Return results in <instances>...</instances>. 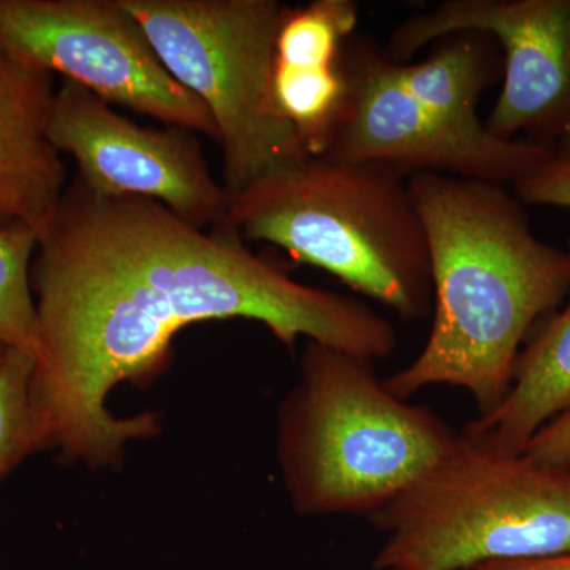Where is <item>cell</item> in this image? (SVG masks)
Wrapping results in <instances>:
<instances>
[{
	"mask_svg": "<svg viewBox=\"0 0 570 570\" xmlns=\"http://www.w3.org/2000/svg\"><path fill=\"white\" fill-rule=\"evenodd\" d=\"M50 137L59 153L73 157L77 178L92 193L148 198L202 230L228 220L230 197L190 130L138 126L96 94L63 81L52 102Z\"/></svg>",
	"mask_w": 570,
	"mask_h": 570,
	"instance_id": "30bf717a",
	"label": "cell"
},
{
	"mask_svg": "<svg viewBox=\"0 0 570 570\" xmlns=\"http://www.w3.org/2000/svg\"><path fill=\"white\" fill-rule=\"evenodd\" d=\"M377 570H474L570 553V468L535 463L471 425L436 466L370 517Z\"/></svg>",
	"mask_w": 570,
	"mask_h": 570,
	"instance_id": "5b68a950",
	"label": "cell"
},
{
	"mask_svg": "<svg viewBox=\"0 0 570 570\" xmlns=\"http://www.w3.org/2000/svg\"><path fill=\"white\" fill-rule=\"evenodd\" d=\"M374 363L306 341L276 423L277 464L298 515H374L459 438L433 409L395 395Z\"/></svg>",
	"mask_w": 570,
	"mask_h": 570,
	"instance_id": "3957f363",
	"label": "cell"
},
{
	"mask_svg": "<svg viewBox=\"0 0 570 570\" xmlns=\"http://www.w3.org/2000/svg\"><path fill=\"white\" fill-rule=\"evenodd\" d=\"M52 73L0 50V225L40 232L66 193V165L50 137Z\"/></svg>",
	"mask_w": 570,
	"mask_h": 570,
	"instance_id": "8fae6325",
	"label": "cell"
},
{
	"mask_svg": "<svg viewBox=\"0 0 570 570\" xmlns=\"http://www.w3.org/2000/svg\"><path fill=\"white\" fill-rule=\"evenodd\" d=\"M513 193L523 204L570 212V156L551 153L535 170L513 184Z\"/></svg>",
	"mask_w": 570,
	"mask_h": 570,
	"instance_id": "e0dca14e",
	"label": "cell"
},
{
	"mask_svg": "<svg viewBox=\"0 0 570 570\" xmlns=\"http://www.w3.org/2000/svg\"><path fill=\"white\" fill-rule=\"evenodd\" d=\"M343 50V41L313 31L288 33L275 43L277 107L311 157L324 156L346 105Z\"/></svg>",
	"mask_w": 570,
	"mask_h": 570,
	"instance_id": "4fadbf2b",
	"label": "cell"
},
{
	"mask_svg": "<svg viewBox=\"0 0 570 570\" xmlns=\"http://www.w3.org/2000/svg\"><path fill=\"white\" fill-rule=\"evenodd\" d=\"M553 151L566 154V156H570V134L568 137L562 138L560 142H558L557 148Z\"/></svg>",
	"mask_w": 570,
	"mask_h": 570,
	"instance_id": "ffe728a7",
	"label": "cell"
},
{
	"mask_svg": "<svg viewBox=\"0 0 570 570\" xmlns=\"http://www.w3.org/2000/svg\"><path fill=\"white\" fill-rule=\"evenodd\" d=\"M31 279L37 450L88 466L121 463L127 444L157 433L153 414L119 419L105 403L163 366L186 326L246 318L291 351L306 337L373 362L397 347L387 317L292 279L230 220L202 230L157 202L99 195L78 178L40 228Z\"/></svg>",
	"mask_w": 570,
	"mask_h": 570,
	"instance_id": "6da1fadb",
	"label": "cell"
},
{
	"mask_svg": "<svg viewBox=\"0 0 570 570\" xmlns=\"http://www.w3.org/2000/svg\"><path fill=\"white\" fill-rule=\"evenodd\" d=\"M409 186L425 228L433 325L385 385L403 400L438 385L464 390L485 417L508 395L534 326L564 305L570 253L535 236L502 184L423 171Z\"/></svg>",
	"mask_w": 570,
	"mask_h": 570,
	"instance_id": "7a4b0ae2",
	"label": "cell"
},
{
	"mask_svg": "<svg viewBox=\"0 0 570 570\" xmlns=\"http://www.w3.org/2000/svg\"><path fill=\"white\" fill-rule=\"evenodd\" d=\"M341 61L346 105L326 159L382 165L407 178L431 171L513 186L553 153L527 140L453 129L401 85L395 61L367 37L352 36Z\"/></svg>",
	"mask_w": 570,
	"mask_h": 570,
	"instance_id": "ba28073f",
	"label": "cell"
},
{
	"mask_svg": "<svg viewBox=\"0 0 570 570\" xmlns=\"http://www.w3.org/2000/svg\"><path fill=\"white\" fill-rule=\"evenodd\" d=\"M474 570H570V553L540 560L489 562Z\"/></svg>",
	"mask_w": 570,
	"mask_h": 570,
	"instance_id": "d6986e66",
	"label": "cell"
},
{
	"mask_svg": "<svg viewBox=\"0 0 570 570\" xmlns=\"http://www.w3.org/2000/svg\"><path fill=\"white\" fill-rule=\"evenodd\" d=\"M568 242L570 253V232ZM566 299L521 351L502 403L468 423L510 452L523 453L540 428L570 411V294Z\"/></svg>",
	"mask_w": 570,
	"mask_h": 570,
	"instance_id": "7c38bea8",
	"label": "cell"
},
{
	"mask_svg": "<svg viewBox=\"0 0 570 570\" xmlns=\"http://www.w3.org/2000/svg\"><path fill=\"white\" fill-rule=\"evenodd\" d=\"M228 220L246 242L325 269L403 321L433 311L425 228L400 171L311 157L230 195Z\"/></svg>",
	"mask_w": 570,
	"mask_h": 570,
	"instance_id": "277c9868",
	"label": "cell"
},
{
	"mask_svg": "<svg viewBox=\"0 0 570 570\" xmlns=\"http://www.w3.org/2000/svg\"><path fill=\"white\" fill-rule=\"evenodd\" d=\"M33 360L26 352L6 348L0 363V480L22 460L37 453L31 414Z\"/></svg>",
	"mask_w": 570,
	"mask_h": 570,
	"instance_id": "2e32d148",
	"label": "cell"
},
{
	"mask_svg": "<svg viewBox=\"0 0 570 570\" xmlns=\"http://www.w3.org/2000/svg\"><path fill=\"white\" fill-rule=\"evenodd\" d=\"M168 73L212 112L235 195L311 159L273 91L276 0H121Z\"/></svg>",
	"mask_w": 570,
	"mask_h": 570,
	"instance_id": "8992f818",
	"label": "cell"
},
{
	"mask_svg": "<svg viewBox=\"0 0 570 570\" xmlns=\"http://www.w3.org/2000/svg\"><path fill=\"white\" fill-rule=\"evenodd\" d=\"M3 352H6V347L0 346V363H2Z\"/></svg>",
	"mask_w": 570,
	"mask_h": 570,
	"instance_id": "44dd1931",
	"label": "cell"
},
{
	"mask_svg": "<svg viewBox=\"0 0 570 570\" xmlns=\"http://www.w3.org/2000/svg\"><path fill=\"white\" fill-rule=\"evenodd\" d=\"M523 453L543 466L570 468V411L540 428Z\"/></svg>",
	"mask_w": 570,
	"mask_h": 570,
	"instance_id": "ac0fdd59",
	"label": "cell"
},
{
	"mask_svg": "<svg viewBox=\"0 0 570 570\" xmlns=\"http://www.w3.org/2000/svg\"><path fill=\"white\" fill-rule=\"evenodd\" d=\"M463 31L490 33L502 52L504 81L485 129L557 148L570 134V0H444L401 21L384 50L406 63Z\"/></svg>",
	"mask_w": 570,
	"mask_h": 570,
	"instance_id": "9c48e42d",
	"label": "cell"
},
{
	"mask_svg": "<svg viewBox=\"0 0 570 570\" xmlns=\"http://www.w3.org/2000/svg\"><path fill=\"white\" fill-rule=\"evenodd\" d=\"M39 232L28 225H0V346L33 355L37 311L32 257Z\"/></svg>",
	"mask_w": 570,
	"mask_h": 570,
	"instance_id": "9a60e30c",
	"label": "cell"
},
{
	"mask_svg": "<svg viewBox=\"0 0 570 570\" xmlns=\"http://www.w3.org/2000/svg\"><path fill=\"white\" fill-rule=\"evenodd\" d=\"M420 62H395L401 85L436 118L469 135L489 132L478 107L483 92L504 70L498 41L487 32L450 33L434 41Z\"/></svg>",
	"mask_w": 570,
	"mask_h": 570,
	"instance_id": "5bb4252c",
	"label": "cell"
},
{
	"mask_svg": "<svg viewBox=\"0 0 570 570\" xmlns=\"http://www.w3.org/2000/svg\"><path fill=\"white\" fill-rule=\"evenodd\" d=\"M0 50L105 102L219 141L212 112L168 73L121 0H0Z\"/></svg>",
	"mask_w": 570,
	"mask_h": 570,
	"instance_id": "52a82bcc",
	"label": "cell"
}]
</instances>
